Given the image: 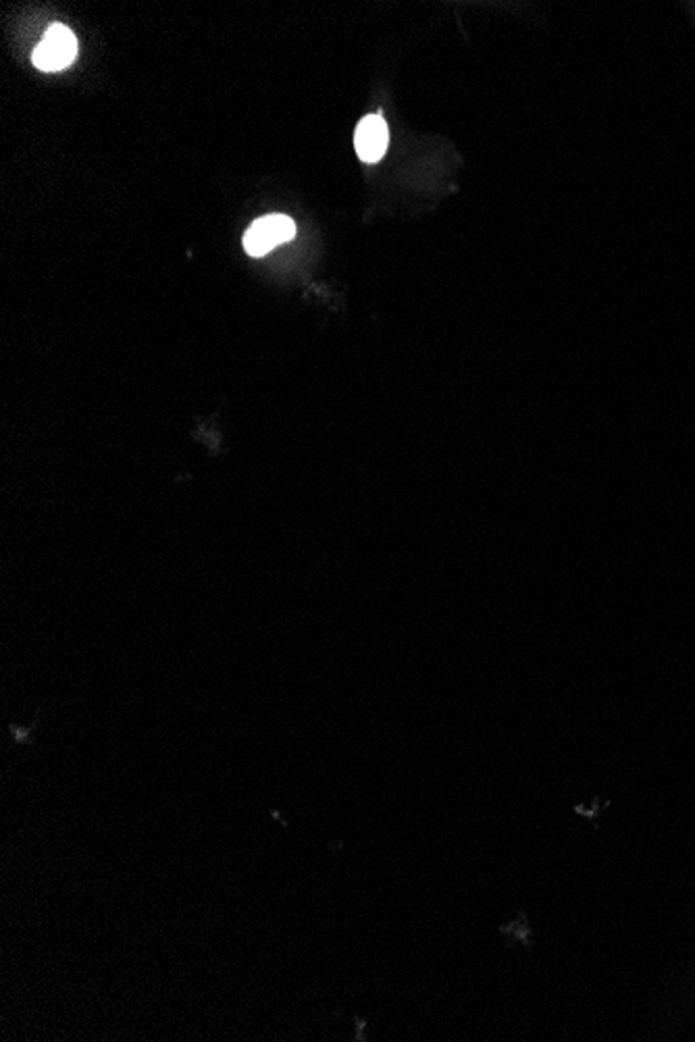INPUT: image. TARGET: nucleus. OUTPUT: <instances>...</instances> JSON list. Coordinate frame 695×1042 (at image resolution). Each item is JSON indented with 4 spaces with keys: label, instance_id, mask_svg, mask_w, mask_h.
I'll return each mask as SVG.
<instances>
[{
    "label": "nucleus",
    "instance_id": "obj_3",
    "mask_svg": "<svg viewBox=\"0 0 695 1042\" xmlns=\"http://www.w3.org/2000/svg\"><path fill=\"white\" fill-rule=\"evenodd\" d=\"M390 133L381 115L364 117L354 133V149L364 163H377L387 150Z\"/></svg>",
    "mask_w": 695,
    "mask_h": 1042
},
{
    "label": "nucleus",
    "instance_id": "obj_1",
    "mask_svg": "<svg viewBox=\"0 0 695 1042\" xmlns=\"http://www.w3.org/2000/svg\"><path fill=\"white\" fill-rule=\"evenodd\" d=\"M78 54V38L63 23L50 26L32 54V63L40 71H61L73 63Z\"/></svg>",
    "mask_w": 695,
    "mask_h": 1042
},
{
    "label": "nucleus",
    "instance_id": "obj_2",
    "mask_svg": "<svg viewBox=\"0 0 695 1042\" xmlns=\"http://www.w3.org/2000/svg\"><path fill=\"white\" fill-rule=\"evenodd\" d=\"M296 235V223L285 215H266L256 219L244 235V249L250 256L259 259L266 252L290 242Z\"/></svg>",
    "mask_w": 695,
    "mask_h": 1042
}]
</instances>
